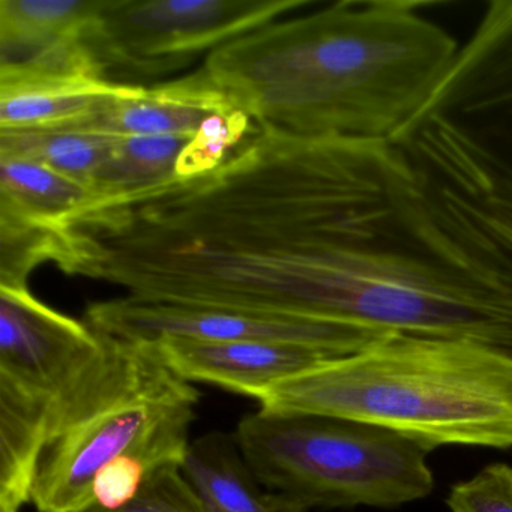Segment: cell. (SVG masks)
Returning <instances> with one entry per match:
<instances>
[{"label": "cell", "instance_id": "1", "mask_svg": "<svg viewBox=\"0 0 512 512\" xmlns=\"http://www.w3.org/2000/svg\"><path fill=\"white\" fill-rule=\"evenodd\" d=\"M418 4L343 0L212 52L202 70L257 127L389 140L454 62V38Z\"/></svg>", "mask_w": 512, "mask_h": 512}, {"label": "cell", "instance_id": "2", "mask_svg": "<svg viewBox=\"0 0 512 512\" xmlns=\"http://www.w3.org/2000/svg\"><path fill=\"white\" fill-rule=\"evenodd\" d=\"M389 142L437 229L512 287V0H494L422 109Z\"/></svg>", "mask_w": 512, "mask_h": 512}, {"label": "cell", "instance_id": "3", "mask_svg": "<svg viewBox=\"0 0 512 512\" xmlns=\"http://www.w3.org/2000/svg\"><path fill=\"white\" fill-rule=\"evenodd\" d=\"M260 409L394 431L427 451L512 448V353L458 338L389 334L269 388Z\"/></svg>", "mask_w": 512, "mask_h": 512}, {"label": "cell", "instance_id": "4", "mask_svg": "<svg viewBox=\"0 0 512 512\" xmlns=\"http://www.w3.org/2000/svg\"><path fill=\"white\" fill-rule=\"evenodd\" d=\"M104 337L106 352L56 410L32 488L38 512H88L98 473L122 457L154 472L184 463L199 392L154 343Z\"/></svg>", "mask_w": 512, "mask_h": 512}, {"label": "cell", "instance_id": "5", "mask_svg": "<svg viewBox=\"0 0 512 512\" xmlns=\"http://www.w3.org/2000/svg\"><path fill=\"white\" fill-rule=\"evenodd\" d=\"M236 442L263 487L302 508H395L430 496V451L394 431L304 412L260 409Z\"/></svg>", "mask_w": 512, "mask_h": 512}, {"label": "cell", "instance_id": "6", "mask_svg": "<svg viewBox=\"0 0 512 512\" xmlns=\"http://www.w3.org/2000/svg\"><path fill=\"white\" fill-rule=\"evenodd\" d=\"M310 0H101L86 41L106 70L164 74L188 64Z\"/></svg>", "mask_w": 512, "mask_h": 512}, {"label": "cell", "instance_id": "7", "mask_svg": "<svg viewBox=\"0 0 512 512\" xmlns=\"http://www.w3.org/2000/svg\"><path fill=\"white\" fill-rule=\"evenodd\" d=\"M86 316L95 331L116 340L271 341L319 347L340 356L361 352L389 335L346 323L230 308L161 304L130 296L89 305Z\"/></svg>", "mask_w": 512, "mask_h": 512}, {"label": "cell", "instance_id": "8", "mask_svg": "<svg viewBox=\"0 0 512 512\" xmlns=\"http://www.w3.org/2000/svg\"><path fill=\"white\" fill-rule=\"evenodd\" d=\"M106 346L88 322L53 310L28 287L0 286V391L38 404L52 422Z\"/></svg>", "mask_w": 512, "mask_h": 512}, {"label": "cell", "instance_id": "9", "mask_svg": "<svg viewBox=\"0 0 512 512\" xmlns=\"http://www.w3.org/2000/svg\"><path fill=\"white\" fill-rule=\"evenodd\" d=\"M167 367L187 382L209 383L259 400L269 388L340 355L271 341H203L163 338L154 341Z\"/></svg>", "mask_w": 512, "mask_h": 512}, {"label": "cell", "instance_id": "10", "mask_svg": "<svg viewBox=\"0 0 512 512\" xmlns=\"http://www.w3.org/2000/svg\"><path fill=\"white\" fill-rule=\"evenodd\" d=\"M128 88L85 71L0 65V131L80 125Z\"/></svg>", "mask_w": 512, "mask_h": 512}, {"label": "cell", "instance_id": "11", "mask_svg": "<svg viewBox=\"0 0 512 512\" xmlns=\"http://www.w3.org/2000/svg\"><path fill=\"white\" fill-rule=\"evenodd\" d=\"M236 109L232 98L200 68L154 88L130 85L76 127L119 136H196L209 119Z\"/></svg>", "mask_w": 512, "mask_h": 512}, {"label": "cell", "instance_id": "12", "mask_svg": "<svg viewBox=\"0 0 512 512\" xmlns=\"http://www.w3.org/2000/svg\"><path fill=\"white\" fill-rule=\"evenodd\" d=\"M181 469L206 512H308L289 497L263 487L235 434L214 431L194 440Z\"/></svg>", "mask_w": 512, "mask_h": 512}, {"label": "cell", "instance_id": "13", "mask_svg": "<svg viewBox=\"0 0 512 512\" xmlns=\"http://www.w3.org/2000/svg\"><path fill=\"white\" fill-rule=\"evenodd\" d=\"M97 202L91 187L38 161L0 157V212L71 227Z\"/></svg>", "mask_w": 512, "mask_h": 512}, {"label": "cell", "instance_id": "14", "mask_svg": "<svg viewBox=\"0 0 512 512\" xmlns=\"http://www.w3.org/2000/svg\"><path fill=\"white\" fill-rule=\"evenodd\" d=\"M101 0H0V65L85 37Z\"/></svg>", "mask_w": 512, "mask_h": 512}, {"label": "cell", "instance_id": "15", "mask_svg": "<svg viewBox=\"0 0 512 512\" xmlns=\"http://www.w3.org/2000/svg\"><path fill=\"white\" fill-rule=\"evenodd\" d=\"M193 137L136 134L119 137L95 179L94 191L98 197L95 208L127 202L178 181L179 160Z\"/></svg>", "mask_w": 512, "mask_h": 512}, {"label": "cell", "instance_id": "16", "mask_svg": "<svg viewBox=\"0 0 512 512\" xmlns=\"http://www.w3.org/2000/svg\"><path fill=\"white\" fill-rule=\"evenodd\" d=\"M119 137V134L83 127L0 131V157L38 161L94 190L95 179Z\"/></svg>", "mask_w": 512, "mask_h": 512}, {"label": "cell", "instance_id": "17", "mask_svg": "<svg viewBox=\"0 0 512 512\" xmlns=\"http://www.w3.org/2000/svg\"><path fill=\"white\" fill-rule=\"evenodd\" d=\"M70 256V226L41 223L0 212V286L28 287L41 263L64 269Z\"/></svg>", "mask_w": 512, "mask_h": 512}, {"label": "cell", "instance_id": "18", "mask_svg": "<svg viewBox=\"0 0 512 512\" xmlns=\"http://www.w3.org/2000/svg\"><path fill=\"white\" fill-rule=\"evenodd\" d=\"M113 512H206V509L181 466L173 464L151 473L136 499Z\"/></svg>", "mask_w": 512, "mask_h": 512}, {"label": "cell", "instance_id": "19", "mask_svg": "<svg viewBox=\"0 0 512 512\" xmlns=\"http://www.w3.org/2000/svg\"><path fill=\"white\" fill-rule=\"evenodd\" d=\"M451 512H512V467L496 463L455 484L448 500Z\"/></svg>", "mask_w": 512, "mask_h": 512}, {"label": "cell", "instance_id": "20", "mask_svg": "<svg viewBox=\"0 0 512 512\" xmlns=\"http://www.w3.org/2000/svg\"><path fill=\"white\" fill-rule=\"evenodd\" d=\"M154 470L137 457H122L104 467L92 485V508L88 512H113L136 499Z\"/></svg>", "mask_w": 512, "mask_h": 512}, {"label": "cell", "instance_id": "21", "mask_svg": "<svg viewBox=\"0 0 512 512\" xmlns=\"http://www.w3.org/2000/svg\"><path fill=\"white\" fill-rule=\"evenodd\" d=\"M0 512H20V509L10 508V506H0Z\"/></svg>", "mask_w": 512, "mask_h": 512}]
</instances>
